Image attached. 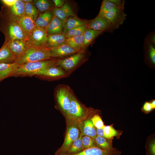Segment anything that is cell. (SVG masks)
Instances as JSON below:
<instances>
[{"label":"cell","instance_id":"2","mask_svg":"<svg viewBox=\"0 0 155 155\" xmlns=\"http://www.w3.org/2000/svg\"><path fill=\"white\" fill-rule=\"evenodd\" d=\"M0 30L5 36L4 42L15 39L26 40L27 37L18 22L0 14Z\"/></svg>","mask_w":155,"mask_h":155},{"label":"cell","instance_id":"7","mask_svg":"<svg viewBox=\"0 0 155 155\" xmlns=\"http://www.w3.org/2000/svg\"><path fill=\"white\" fill-rule=\"evenodd\" d=\"M67 127L64 142L55 154L66 153L73 142L80 136V131L78 122L72 121L66 123Z\"/></svg>","mask_w":155,"mask_h":155},{"label":"cell","instance_id":"1","mask_svg":"<svg viewBox=\"0 0 155 155\" xmlns=\"http://www.w3.org/2000/svg\"><path fill=\"white\" fill-rule=\"evenodd\" d=\"M70 100L69 108L65 118L66 123L72 121L79 122L90 119L96 113L95 110L87 107L80 102L71 89Z\"/></svg>","mask_w":155,"mask_h":155},{"label":"cell","instance_id":"17","mask_svg":"<svg viewBox=\"0 0 155 155\" xmlns=\"http://www.w3.org/2000/svg\"><path fill=\"white\" fill-rule=\"evenodd\" d=\"M52 12L53 15L63 21L71 16H75L69 4L66 2L61 8H54Z\"/></svg>","mask_w":155,"mask_h":155},{"label":"cell","instance_id":"10","mask_svg":"<svg viewBox=\"0 0 155 155\" xmlns=\"http://www.w3.org/2000/svg\"><path fill=\"white\" fill-rule=\"evenodd\" d=\"M48 34L44 28L36 26L28 37L26 43L31 46L38 47H47Z\"/></svg>","mask_w":155,"mask_h":155},{"label":"cell","instance_id":"42","mask_svg":"<svg viewBox=\"0 0 155 155\" xmlns=\"http://www.w3.org/2000/svg\"><path fill=\"white\" fill-rule=\"evenodd\" d=\"M96 133L97 136L105 138L103 128L97 129H96Z\"/></svg>","mask_w":155,"mask_h":155},{"label":"cell","instance_id":"43","mask_svg":"<svg viewBox=\"0 0 155 155\" xmlns=\"http://www.w3.org/2000/svg\"><path fill=\"white\" fill-rule=\"evenodd\" d=\"M150 102V104L152 109L155 108V100H154Z\"/></svg>","mask_w":155,"mask_h":155},{"label":"cell","instance_id":"26","mask_svg":"<svg viewBox=\"0 0 155 155\" xmlns=\"http://www.w3.org/2000/svg\"><path fill=\"white\" fill-rule=\"evenodd\" d=\"M32 3L40 13L52 10L54 8L53 3L50 1L34 0L32 1Z\"/></svg>","mask_w":155,"mask_h":155},{"label":"cell","instance_id":"30","mask_svg":"<svg viewBox=\"0 0 155 155\" xmlns=\"http://www.w3.org/2000/svg\"><path fill=\"white\" fill-rule=\"evenodd\" d=\"M88 29L87 24L80 26L67 31L65 34L66 38L81 35Z\"/></svg>","mask_w":155,"mask_h":155},{"label":"cell","instance_id":"31","mask_svg":"<svg viewBox=\"0 0 155 155\" xmlns=\"http://www.w3.org/2000/svg\"><path fill=\"white\" fill-rule=\"evenodd\" d=\"M144 46L147 52L148 58L151 63L155 64V45L151 44L147 39H145Z\"/></svg>","mask_w":155,"mask_h":155},{"label":"cell","instance_id":"38","mask_svg":"<svg viewBox=\"0 0 155 155\" xmlns=\"http://www.w3.org/2000/svg\"><path fill=\"white\" fill-rule=\"evenodd\" d=\"M117 6L124 7L125 1L121 0H109Z\"/></svg>","mask_w":155,"mask_h":155},{"label":"cell","instance_id":"28","mask_svg":"<svg viewBox=\"0 0 155 155\" xmlns=\"http://www.w3.org/2000/svg\"><path fill=\"white\" fill-rule=\"evenodd\" d=\"M82 136L75 140L67 150L66 154H74L78 153L84 150L81 139Z\"/></svg>","mask_w":155,"mask_h":155},{"label":"cell","instance_id":"40","mask_svg":"<svg viewBox=\"0 0 155 155\" xmlns=\"http://www.w3.org/2000/svg\"><path fill=\"white\" fill-rule=\"evenodd\" d=\"M16 0H2L1 1L4 5L7 7H11L13 5Z\"/></svg>","mask_w":155,"mask_h":155},{"label":"cell","instance_id":"29","mask_svg":"<svg viewBox=\"0 0 155 155\" xmlns=\"http://www.w3.org/2000/svg\"><path fill=\"white\" fill-rule=\"evenodd\" d=\"M24 3L25 15L30 17L35 21L40 12L32 3Z\"/></svg>","mask_w":155,"mask_h":155},{"label":"cell","instance_id":"41","mask_svg":"<svg viewBox=\"0 0 155 155\" xmlns=\"http://www.w3.org/2000/svg\"><path fill=\"white\" fill-rule=\"evenodd\" d=\"M146 39L148 40L151 44L155 45V35L154 32L151 33Z\"/></svg>","mask_w":155,"mask_h":155},{"label":"cell","instance_id":"18","mask_svg":"<svg viewBox=\"0 0 155 155\" xmlns=\"http://www.w3.org/2000/svg\"><path fill=\"white\" fill-rule=\"evenodd\" d=\"M63 22L53 15L52 20L45 28L47 34L54 35L63 33Z\"/></svg>","mask_w":155,"mask_h":155},{"label":"cell","instance_id":"9","mask_svg":"<svg viewBox=\"0 0 155 155\" xmlns=\"http://www.w3.org/2000/svg\"><path fill=\"white\" fill-rule=\"evenodd\" d=\"M124 7H116L100 16L105 20L114 29L118 28L126 19Z\"/></svg>","mask_w":155,"mask_h":155},{"label":"cell","instance_id":"11","mask_svg":"<svg viewBox=\"0 0 155 155\" xmlns=\"http://www.w3.org/2000/svg\"><path fill=\"white\" fill-rule=\"evenodd\" d=\"M0 14L8 16L17 21L25 15L24 3L21 0H16L13 5L2 7Z\"/></svg>","mask_w":155,"mask_h":155},{"label":"cell","instance_id":"35","mask_svg":"<svg viewBox=\"0 0 155 155\" xmlns=\"http://www.w3.org/2000/svg\"><path fill=\"white\" fill-rule=\"evenodd\" d=\"M104 137L109 139L117 135L116 130L111 125L104 126L103 127Z\"/></svg>","mask_w":155,"mask_h":155},{"label":"cell","instance_id":"25","mask_svg":"<svg viewBox=\"0 0 155 155\" xmlns=\"http://www.w3.org/2000/svg\"><path fill=\"white\" fill-rule=\"evenodd\" d=\"M65 34L48 35L47 47L49 48L54 47L61 45L65 43L66 38Z\"/></svg>","mask_w":155,"mask_h":155},{"label":"cell","instance_id":"15","mask_svg":"<svg viewBox=\"0 0 155 155\" xmlns=\"http://www.w3.org/2000/svg\"><path fill=\"white\" fill-rule=\"evenodd\" d=\"M13 54L15 62L23 53L26 46V40L22 39H15L9 40L6 42Z\"/></svg>","mask_w":155,"mask_h":155},{"label":"cell","instance_id":"27","mask_svg":"<svg viewBox=\"0 0 155 155\" xmlns=\"http://www.w3.org/2000/svg\"><path fill=\"white\" fill-rule=\"evenodd\" d=\"M102 32L101 31L87 29L83 33L84 44L86 48L94 41V39Z\"/></svg>","mask_w":155,"mask_h":155},{"label":"cell","instance_id":"23","mask_svg":"<svg viewBox=\"0 0 155 155\" xmlns=\"http://www.w3.org/2000/svg\"><path fill=\"white\" fill-rule=\"evenodd\" d=\"M85 21L75 16H71L63 22V33L66 34L68 30L76 27L87 24Z\"/></svg>","mask_w":155,"mask_h":155},{"label":"cell","instance_id":"39","mask_svg":"<svg viewBox=\"0 0 155 155\" xmlns=\"http://www.w3.org/2000/svg\"><path fill=\"white\" fill-rule=\"evenodd\" d=\"M52 1L55 7L58 8L61 7L65 3V1L63 0H53Z\"/></svg>","mask_w":155,"mask_h":155},{"label":"cell","instance_id":"36","mask_svg":"<svg viewBox=\"0 0 155 155\" xmlns=\"http://www.w3.org/2000/svg\"><path fill=\"white\" fill-rule=\"evenodd\" d=\"M90 119L97 129L103 128L105 126L101 118L98 114H94Z\"/></svg>","mask_w":155,"mask_h":155},{"label":"cell","instance_id":"20","mask_svg":"<svg viewBox=\"0 0 155 155\" xmlns=\"http://www.w3.org/2000/svg\"><path fill=\"white\" fill-rule=\"evenodd\" d=\"M18 22L25 33L28 38L36 26L35 21L30 17L25 15L20 18Z\"/></svg>","mask_w":155,"mask_h":155},{"label":"cell","instance_id":"14","mask_svg":"<svg viewBox=\"0 0 155 155\" xmlns=\"http://www.w3.org/2000/svg\"><path fill=\"white\" fill-rule=\"evenodd\" d=\"M87 25L88 29L102 32L107 31L112 32L115 30L105 20L98 15L88 22Z\"/></svg>","mask_w":155,"mask_h":155},{"label":"cell","instance_id":"33","mask_svg":"<svg viewBox=\"0 0 155 155\" xmlns=\"http://www.w3.org/2000/svg\"><path fill=\"white\" fill-rule=\"evenodd\" d=\"M117 7L109 0H104L102 3L98 16H100Z\"/></svg>","mask_w":155,"mask_h":155},{"label":"cell","instance_id":"37","mask_svg":"<svg viewBox=\"0 0 155 155\" xmlns=\"http://www.w3.org/2000/svg\"><path fill=\"white\" fill-rule=\"evenodd\" d=\"M152 109L150 102H146L145 103L143 107V110L145 112H149Z\"/></svg>","mask_w":155,"mask_h":155},{"label":"cell","instance_id":"8","mask_svg":"<svg viewBox=\"0 0 155 155\" xmlns=\"http://www.w3.org/2000/svg\"><path fill=\"white\" fill-rule=\"evenodd\" d=\"M41 79L54 81L67 78L69 76L58 65L48 67L37 72L34 75Z\"/></svg>","mask_w":155,"mask_h":155},{"label":"cell","instance_id":"34","mask_svg":"<svg viewBox=\"0 0 155 155\" xmlns=\"http://www.w3.org/2000/svg\"><path fill=\"white\" fill-rule=\"evenodd\" d=\"M84 150L86 149L97 147L94 140L87 136H83L81 139Z\"/></svg>","mask_w":155,"mask_h":155},{"label":"cell","instance_id":"22","mask_svg":"<svg viewBox=\"0 0 155 155\" xmlns=\"http://www.w3.org/2000/svg\"><path fill=\"white\" fill-rule=\"evenodd\" d=\"M20 65L15 62L0 63V76L2 80L11 77Z\"/></svg>","mask_w":155,"mask_h":155},{"label":"cell","instance_id":"12","mask_svg":"<svg viewBox=\"0 0 155 155\" xmlns=\"http://www.w3.org/2000/svg\"><path fill=\"white\" fill-rule=\"evenodd\" d=\"M49 49V56L52 59H62L80 52L65 43Z\"/></svg>","mask_w":155,"mask_h":155},{"label":"cell","instance_id":"5","mask_svg":"<svg viewBox=\"0 0 155 155\" xmlns=\"http://www.w3.org/2000/svg\"><path fill=\"white\" fill-rule=\"evenodd\" d=\"M71 88L66 84L58 85L55 88L54 95L55 108L65 118L70 105Z\"/></svg>","mask_w":155,"mask_h":155},{"label":"cell","instance_id":"6","mask_svg":"<svg viewBox=\"0 0 155 155\" xmlns=\"http://www.w3.org/2000/svg\"><path fill=\"white\" fill-rule=\"evenodd\" d=\"M87 59L86 51H81L61 59L58 65L69 76Z\"/></svg>","mask_w":155,"mask_h":155},{"label":"cell","instance_id":"32","mask_svg":"<svg viewBox=\"0 0 155 155\" xmlns=\"http://www.w3.org/2000/svg\"><path fill=\"white\" fill-rule=\"evenodd\" d=\"M104 137L97 136L94 140L97 147L102 149L107 150L113 148L111 143Z\"/></svg>","mask_w":155,"mask_h":155},{"label":"cell","instance_id":"21","mask_svg":"<svg viewBox=\"0 0 155 155\" xmlns=\"http://www.w3.org/2000/svg\"><path fill=\"white\" fill-rule=\"evenodd\" d=\"M14 56L7 43L4 42L0 49V63L15 62Z\"/></svg>","mask_w":155,"mask_h":155},{"label":"cell","instance_id":"45","mask_svg":"<svg viewBox=\"0 0 155 155\" xmlns=\"http://www.w3.org/2000/svg\"><path fill=\"white\" fill-rule=\"evenodd\" d=\"M2 80L1 78V76H0V82H1Z\"/></svg>","mask_w":155,"mask_h":155},{"label":"cell","instance_id":"3","mask_svg":"<svg viewBox=\"0 0 155 155\" xmlns=\"http://www.w3.org/2000/svg\"><path fill=\"white\" fill-rule=\"evenodd\" d=\"M61 59L49 60L30 62L20 65L11 77L34 76L38 72L49 67L58 65Z\"/></svg>","mask_w":155,"mask_h":155},{"label":"cell","instance_id":"13","mask_svg":"<svg viewBox=\"0 0 155 155\" xmlns=\"http://www.w3.org/2000/svg\"><path fill=\"white\" fill-rule=\"evenodd\" d=\"M121 151L113 147L109 149L104 150L94 147L85 149L75 154H55V155H121Z\"/></svg>","mask_w":155,"mask_h":155},{"label":"cell","instance_id":"24","mask_svg":"<svg viewBox=\"0 0 155 155\" xmlns=\"http://www.w3.org/2000/svg\"><path fill=\"white\" fill-rule=\"evenodd\" d=\"M52 10L39 13L35 21L36 26L40 28H45L53 18V15L52 12Z\"/></svg>","mask_w":155,"mask_h":155},{"label":"cell","instance_id":"4","mask_svg":"<svg viewBox=\"0 0 155 155\" xmlns=\"http://www.w3.org/2000/svg\"><path fill=\"white\" fill-rule=\"evenodd\" d=\"M52 59L49 56V48L32 46L26 42V48L23 53L15 62L21 65L28 62Z\"/></svg>","mask_w":155,"mask_h":155},{"label":"cell","instance_id":"19","mask_svg":"<svg viewBox=\"0 0 155 155\" xmlns=\"http://www.w3.org/2000/svg\"><path fill=\"white\" fill-rule=\"evenodd\" d=\"M83 34L82 35L66 38L65 43L79 52L85 51Z\"/></svg>","mask_w":155,"mask_h":155},{"label":"cell","instance_id":"44","mask_svg":"<svg viewBox=\"0 0 155 155\" xmlns=\"http://www.w3.org/2000/svg\"><path fill=\"white\" fill-rule=\"evenodd\" d=\"M24 3H32V0H21Z\"/></svg>","mask_w":155,"mask_h":155},{"label":"cell","instance_id":"16","mask_svg":"<svg viewBox=\"0 0 155 155\" xmlns=\"http://www.w3.org/2000/svg\"><path fill=\"white\" fill-rule=\"evenodd\" d=\"M80 135L87 136L95 140L97 135L96 129L90 119L78 122Z\"/></svg>","mask_w":155,"mask_h":155}]
</instances>
